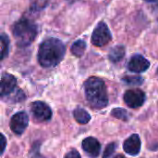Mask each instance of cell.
I'll return each instance as SVG.
<instances>
[{
  "instance_id": "6da1fadb",
  "label": "cell",
  "mask_w": 158,
  "mask_h": 158,
  "mask_svg": "<svg viewBox=\"0 0 158 158\" xmlns=\"http://www.w3.org/2000/svg\"><path fill=\"white\" fill-rule=\"evenodd\" d=\"M66 52L65 45L57 38L50 37L44 40L38 49V62L44 68L56 66L63 60Z\"/></svg>"
},
{
  "instance_id": "7a4b0ae2",
  "label": "cell",
  "mask_w": 158,
  "mask_h": 158,
  "mask_svg": "<svg viewBox=\"0 0 158 158\" xmlns=\"http://www.w3.org/2000/svg\"><path fill=\"white\" fill-rule=\"evenodd\" d=\"M85 97L91 107L94 109H103L108 104V95L105 82L95 76L88 78L84 82Z\"/></svg>"
},
{
  "instance_id": "3957f363",
  "label": "cell",
  "mask_w": 158,
  "mask_h": 158,
  "mask_svg": "<svg viewBox=\"0 0 158 158\" xmlns=\"http://www.w3.org/2000/svg\"><path fill=\"white\" fill-rule=\"evenodd\" d=\"M11 32L17 45L20 47H26L35 40L38 34V28L31 20L22 17L13 23Z\"/></svg>"
},
{
  "instance_id": "277c9868",
  "label": "cell",
  "mask_w": 158,
  "mask_h": 158,
  "mask_svg": "<svg viewBox=\"0 0 158 158\" xmlns=\"http://www.w3.org/2000/svg\"><path fill=\"white\" fill-rule=\"evenodd\" d=\"M0 99L8 103H17L25 100L24 92L17 87V79L11 74L5 73L0 78Z\"/></svg>"
},
{
  "instance_id": "5b68a950",
  "label": "cell",
  "mask_w": 158,
  "mask_h": 158,
  "mask_svg": "<svg viewBox=\"0 0 158 158\" xmlns=\"http://www.w3.org/2000/svg\"><path fill=\"white\" fill-rule=\"evenodd\" d=\"M112 40V35L108 26L104 21H100L94 28L92 34V44L95 47H104Z\"/></svg>"
},
{
  "instance_id": "8992f818",
  "label": "cell",
  "mask_w": 158,
  "mask_h": 158,
  "mask_svg": "<svg viewBox=\"0 0 158 158\" xmlns=\"http://www.w3.org/2000/svg\"><path fill=\"white\" fill-rule=\"evenodd\" d=\"M31 111L32 116L37 122H46L52 117L51 108L44 102H34L31 105Z\"/></svg>"
},
{
  "instance_id": "52a82bcc",
  "label": "cell",
  "mask_w": 158,
  "mask_h": 158,
  "mask_svg": "<svg viewBox=\"0 0 158 158\" xmlns=\"http://www.w3.org/2000/svg\"><path fill=\"white\" fill-rule=\"evenodd\" d=\"M125 103L132 109L141 107L145 102V93L141 89H129L124 93Z\"/></svg>"
},
{
  "instance_id": "ba28073f",
  "label": "cell",
  "mask_w": 158,
  "mask_h": 158,
  "mask_svg": "<svg viewBox=\"0 0 158 158\" xmlns=\"http://www.w3.org/2000/svg\"><path fill=\"white\" fill-rule=\"evenodd\" d=\"M28 123H29V117L27 114L25 112H19L11 117L9 126L11 130L15 134L21 135L27 129Z\"/></svg>"
},
{
  "instance_id": "9c48e42d",
  "label": "cell",
  "mask_w": 158,
  "mask_h": 158,
  "mask_svg": "<svg viewBox=\"0 0 158 158\" xmlns=\"http://www.w3.org/2000/svg\"><path fill=\"white\" fill-rule=\"evenodd\" d=\"M150 67V62L147 59L140 54L133 55L127 64V68L130 72L135 74H141L148 70Z\"/></svg>"
},
{
  "instance_id": "30bf717a",
  "label": "cell",
  "mask_w": 158,
  "mask_h": 158,
  "mask_svg": "<svg viewBox=\"0 0 158 158\" xmlns=\"http://www.w3.org/2000/svg\"><path fill=\"white\" fill-rule=\"evenodd\" d=\"M83 151L92 158L97 157L101 151V144L97 139L94 137H88L82 142Z\"/></svg>"
},
{
  "instance_id": "8fae6325",
  "label": "cell",
  "mask_w": 158,
  "mask_h": 158,
  "mask_svg": "<svg viewBox=\"0 0 158 158\" xmlns=\"http://www.w3.org/2000/svg\"><path fill=\"white\" fill-rule=\"evenodd\" d=\"M124 151L131 156H137L141 151V140L139 135L133 134L129 137L123 144Z\"/></svg>"
},
{
  "instance_id": "7c38bea8",
  "label": "cell",
  "mask_w": 158,
  "mask_h": 158,
  "mask_svg": "<svg viewBox=\"0 0 158 158\" xmlns=\"http://www.w3.org/2000/svg\"><path fill=\"white\" fill-rule=\"evenodd\" d=\"M125 56V47L121 45L116 46L113 47L108 54V58L112 62H118L120 61Z\"/></svg>"
},
{
  "instance_id": "4fadbf2b",
  "label": "cell",
  "mask_w": 158,
  "mask_h": 158,
  "mask_svg": "<svg viewBox=\"0 0 158 158\" xmlns=\"http://www.w3.org/2000/svg\"><path fill=\"white\" fill-rule=\"evenodd\" d=\"M73 116L75 120L81 125H85L91 120V115L89 113L82 108H76L73 112Z\"/></svg>"
},
{
  "instance_id": "5bb4252c",
  "label": "cell",
  "mask_w": 158,
  "mask_h": 158,
  "mask_svg": "<svg viewBox=\"0 0 158 158\" xmlns=\"http://www.w3.org/2000/svg\"><path fill=\"white\" fill-rule=\"evenodd\" d=\"M85 50H86V43L83 40L75 41L70 47L71 53L76 57H81L84 54Z\"/></svg>"
},
{
  "instance_id": "9a60e30c",
  "label": "cell",
  "mask_w": 158,
  "mask_h": 158,
  "mask_svg": "<svg viewBox=\"0 0 158 158\" xmlns=\"http://www.w3.org/2000/svg\"><path fill=\"white\" fill-rule=\"evenodd\" d=\"M49 0H30V12L36 14L42 11L48 5Z\"/></svg>"
},
{
  "instance_id": "2e32d148",
  "label": "cell",
  "mask_w": 158,
  "mask_h": 158,
  "mask_svg": "<svg viewBox=\"0 0 158 158\" xmlns=\"http://www.w3.org/2000/svg\"><path fill=\"white\" fill-rule=\"evenodd\" d=\"M9 50V40L5 35L0 34V61L6 58Z\"/></svg>"
},
{
  "instance_id": "e0dca14e",
  "label": "cell",
  "mask_w": 158,
  "mask_h": 158,
  "mask_svg": "<svg viewBox=\"0 0 158 158\" xmlns=\"http://www.w3.org/2000/svg\"><path fill=\"white\" fill-rule=\"evenodd\" d=\"M111 115L118 118V119L123 120V121H127L129 119L128 112L125 109H122V108H115V109H113L111 111Z\"/></svg>"
},
{
  "instance_id": "ac0fdd59",
  "label": "cell",
  "mask_w": 158,
  "mask_h": 158,
  "mask_svg": "<svg viewBox=\"0 0 158 158\" xmlns=\"http://www.w3.org/2000/svg\"><path fill=\"white\" fill-rule=\"evenodd\" d=\"M126 84L131 85V86H141L143 83V78L141 76H132V75H128L123 77L122 79Z\"/></svg>"
},
{
  "instance_id": "d6986e66",
  "label": "cell",
  "mask_w": 158,
  "mask_h": 158,
  "mask_svg": "<svg viewBox=\"0 0 158 158\" xmlns=\"http://www.w3.org/2000/svg\"><path fill=\"white\" fill-rule=\"evenodd\" d=\"M116 149H117V144H116V143L113 142V143L108 144V145L106 146V150H105V153H104V156H103V158L107 157V156H111L112 154H114V152L116 151Z\"/></svg>"
},
{
  "instance_id": "ffe728a7",
  "label": "cell",
  "mask_w": 158,
  "mask_h": 158,
  "mask_svg": "<svg viewBox=\"0 0 158 158\" xmlns=\"http://www.w3.org/2000/svg\"><path fill=\"white\" fill-rule=\"evenodd\" d=\"M6 137L0 133V155H2L6 149Z\"/></svg>"
},
{
  "instance_id": "44dd1931",
  "label": "cell",
  "mask_w": 158,
  "mask_h": 158,
  "mask_svg": "<svg viewBox=\"0 0 158 158\" xmlns=\"http://www.w3.org/2000/svg\"><path fill=\"white\" fill-rule=\"evenodd\" d=\"M64 158H81V155L77 150H71L65 156Z\"/></svg>"
},
{
  "instance_id": "7402d4cb",
  "label": "cell",
  "mask_w": 158,
  "mask_h": 158,
  "mask_svg": "<svg viewBox=\"0 0 158 158\" xmlns=\"http://www.w3.org/2000/svg\"><path fill=\"white\" fill-rule=\"evenodd\" d=\"M105 158H126L124 156H122V155H116V156H114V154H112L111 156H107V157H105Z\"/></svg>"
},
{
  "instance_id": "603a6c76",
  "label": "cell",
  "mask_w": 158,
  "mask_h": 158,
  "mask_svg": "<svg viewBox=\"0 0 158 158\" xmlns=\"http://www.w3.org/2000/svg\"><path fill=\"white\" fill-rule=\"evenodd\" d=\"M66 1H68V2H69V3H73V2H76V1H78V0H66Z\"/></svg>"
},
{
  "instance_id": "cb8c5ba5",
  "label": "cell",
  "mask_w": 158,
  "mask_h": 158,
  "mask_svg": "<svg viewBox=\"0 0 158 158\" xmlns=\"http://www.w3.org/2000/svg\"><path fill=\"white\" fill-rule=\"evenodd\" d=\"M145 1H147V2H157L158 0H145Z\"/></svg>"
},
{
  "instance_id": "d4e9b609",
  "label": "cell",
  "mask_w": 158,
  "mask_h": 158,
  "mask_svg": "<svg viewBox=\"0 0 158 158\" xmlns=\"http://www.w3.org/2000/svg\"><path fill=\"white\" fill-rule=\"evenodd\" d=\"M156 73H157V75H158V68H157V71H156Z\"/></svg>"
}]
</instances>
